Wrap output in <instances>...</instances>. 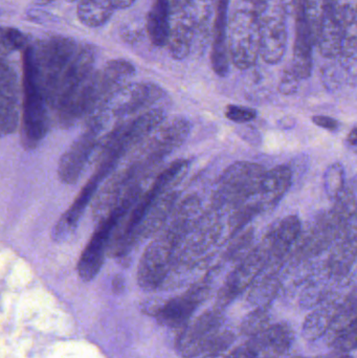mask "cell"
Returning a JSON list of instances; mask_svg holds the SVG:
<instances>
[{"instance_id": "1", "label": "cell", "mask_w": 357, "mask_h": 358, "mask_svg": "<svg viewBox=\"0 0 357 358\" xmlns=\"http://www.w3.org/2000/svg\"><path fill=\"white\" fill-rule=\"evenodd\" d=\"M23 101L21 117V143L27 150H34L45 138L48 129V104L38 81L34 50H23Z\"/></svg>"}, {"instance_id": "2", "label": "cell", "mask_w": 357, "mask_h": 358, "mask_svg": "<svg viewBox=\"0 0 357 358\" xmlns=\"http://www.w3.org/2000/svg\"><path fill=\"white\" fill-rule=\"evenodd\" d=\"M265 169L259 164L236 162L224 170L213 195L216 210L236 208L258 195Z\"/></svg>"}, {"instance_id": "3", "label": "cell", "mask_w": 357, "mask_h": 358, "mask_svg": "<svg viewBox=\"0 0 357 358\" xmlns=\"http://www.w3.org/2000/svg\"><path fill=\"white\" fill-rule=\"evenodd\" d=\"M140 195H142V187L140 185H134L126 194L121 203L106 218L99 222L96 231L84 248L78 263V273L83 281L89 282L96 277L104 263L105 255H106L113 229L136 203Z\"/></svg>"}, {"instance_id": "4", "label": "cell", "mask_w": 357, "mask_h": 358, "mask_svg": "<svg viewBox=\"0 0 357 358\" xmlns=\"http://www.w3.org/2000/svg\"><path fill=\"white\" fill-rule=\"evenodd\" d=\"M261 17L241 3L228 21V56L231 63L241 71L255 66L260 58Z\"/></svg>"}, {"instance_id": "5", "label": "cell", "mask_w": 357, "mask_h": 358, "mask_svg": "<svg viewBox=\"0 0 357 358\" xmlns=\"http://www.w3.org/2000/svg\"><path fill=\"white\" fill-rule=\"evenodd\" d=\"M184 234L169 225L145 250L138 269V285L147 292L163 285L170 271L173 268L174 252Z\"/></svg>"}, {"instance_id": "6", "label": "cell", "mask_w": 357, "mask_h": 358, "mask_svg": "<svg viewBox=\"0 0 357 358\" xmlns=\"http://www.w3.org/2000/svg\"><path fill=\"white\" fill-rule=\"evenodd\" d=\"M191 125L182 117L165 119L144 141L130 166L142 176L146 170L171 155L188 138Z\"/></svg>"}, {"instance_id": "7", "label": "cell", "mask_w": 357, "mask_h": 358, "mask_svg": "<svg viewBox=\"0 0 357 358\" xmlns=\"http://www.w3.org/2000/svg\"><path fill=\"white\" fill-rule=\"evenodd\" d=\"M163 96L165 92L156 84L149 82L127 83L115 92L86 124L98 122L105 128L111 117L119 120L142 113L156 104Z\"/></svg>"}, {"instance_id": "8", "label": "cell", "mask_w": 357, "mask_h": 358, "mask_svg": "<svg viewBox=\"0 0 357 358\" xmlns=\"http://www.w3.org/2000/svg\"><path fill=\"white\" fill-rule=\"evenodd\" d=\"M103 126L99 123H90L59 162L58 174L61 181L66 185H73L83 173L86 164L89 161L103 136Z\"/></svg>"}, {"instance_id": "9", "label": "cell", "mask_w": 357, "mask_h": 358, "mask_svg": "<svg viewBox=\"0 0 357 358\" xmlns=\"http://www.w3.org/2000/svg\"><path fill=\"white\" fill-rule=\"evenodd\" d=\"M268 260V250L263 242L257 248H254L240 264L232 271L226 284L218 292L217 306L216 308L222 309L230 304L240 292L249 287L257 279L262 269L265 266Z\"/></svg>"}, {"instance_id": "10", "label": "cell", "mask_w": 357, "mask_h": 358, "mask_svg": "<svg viewBox=\"0 0 357 358\" xmlns=\"http://www.w3.org/2000/svg\"><path fill=\"white\" fill-rule=\"evenodd\" d=\"M286 46V15L280 6H276L261 17L260 57L268 64H278L284 57Z\"/></svg>"}, {"instance_id": "11", "label": "cell", "mask_w": 357, "mask_h": 358, "mask_svg": "<svg viewBox=\"0 0 357 358\" xmlns=\"http://www.w3.org/2000/svg\"><path fill=\"white\" fill-rule=\"evenodd\" d=\"M221 310L216 308L203 313L188 327H184L177 340V349L184 358H195L205 353L209 341L219 331Z\"/></svg>"}, {"instance_id": "12", "label": "cell", "mask_w": 357, "mask_h": 358, "mask_svg": "<svg viewBox=\"0 0 357 358\" xmlns=\"http://www.w3.org/2000/svg\"><path fill=\"white\" fill-rule=\"evenodd\" d=\"M209 294L210 286L207 282L195 284L182 296L165 301L155 319L161 325L169 327L186 326L195 309Z\"/></svg>"}, {"instance_id": "13", "label": "cell", "mask_w": 357, "mask_h": 358, "mask_svg": "<svg viewBox=\"0 0 357 358\" xmlns=\"http://www.w3.org/2000/svg\"><path fill=\"white\" fill-rule=\"evenodd\" d=\"M196 15L191 4L172 15L171 27L167 45L170 55L175 60H184L190 55L196 42Z\"/></svg>"}, {"instance_id": "14", "label": "cell", "mask_w": 357, "mask_h": 358, "mask_svg": "<svg viewBox=\"0 0 357 358\" xmlns=\"http://www.w3.org/2000/svg\"><path fill=\"white\" fill-rule=\"evenodd\" d=\"M18 94L14 71L0 60V136L13 134L18 127Z\"/></svg>"}, {"instance_id": "15", "label": "cell", "mask_w": 357, "mask_h": 358, "mask_svg": "<svg viewBox=\"0 0 357 358\" xmlns=\"http://www.w3.org/2000/svg\"><path fill=\"white\" fill-rule=\"evenodd\" d=\"M228 6L230 0H216L212 29V69L216 75L221 78L228 75L231 66L228 50Z\"/></svg>"}, {"instance_id": "16", "label": "cell", "mask_w": 357, "mask_h": 358, "mask_svg": "<svg viewBox=\"0 0 357 358\" xmlns=\"http://www.w3.org/2000/svg\"><path fill=\"white\" fill-rule=\"evenodd\" d=\"M295 14H297V19H296V37L291 64L300 79L306 80L312 76V69H314L312 50L314 46V38L306 19L301 0H298Z\"/></svg>"}, {"instance_id": "17", "label": "cell", "mask_w": 357, "mask_h": 358, "mask_svg": "<svg viewBox=\"0 0 357 358\" xmlns=\"http://www.w3.org/2000/svg\"><path fill=\"white\" fill-rule=\"evenodd\" d=\"M104 178L102 174L96 171L87 183L82 187L71 208L62 215L57 224L54 225L52 235L54 241H65L75 231L84 210L92 201L96 189H98L99 185Z\"/></svg>"}, {"instance_id": "18", "label": "cell", "mask_w": 357, "mask_h": 358, "mask_svg": "<svg viewBox=\"0 0 357 358\" xmlns=\"http://www.w3.org/2000/svg\"><path fill=\"white\" fill-rule=\"evenodd\" d=\"M293 181V171L286 165H279L265 171L260 183L259 202L262 208H272L284 197L291 189Z\"/></svg>"}, {"instance_id": "19", "label": "cell", "mask_w": 357, "mask_h": 358, "mask_svg": "<svg viewBox=\"0 0 357 358\" xmlns=\"http://www.w3.org/2000/svg\"><path fill=\"white\" fill-rule=\"evenodd\" d=\"M342 37L343 27L326 6L316 35V45L320 54L326 59H337L341 50Z\"/></svg>"}, {"instance_id": "20", "label": "cell", "mask_w": 357, "mask_h": 358, "mask_svg": "<svg viewBox=\"0 0 357 358\" xmlns=\"http://www.w3.org/2000/svg\"><path fill=\"white\" fill-rule=\"evenodd\" d=\"M172 12L167 0H154L146 21V33L153 45H167L171 27Z\"/></svg>"}, {"instance_id": "21", "label": "cell", "mask_w": 357, "mask_h": 358, "mask_svg": "<svg viewBox=\"0 0 357 358\" xmlns=\"http://www.w3.org/2000/svg\"><path fill=\"white\" fill-rule=\"evenodd\" d=\"M352 217V216H351ZM350 217V218H351ZM349 229H346L345 237L337 244L329 263L331 273L335 275H342L347 273L350 266L356 260V223L354 222Z\"/></svg>"}, {"instance_id": "22", "label": "cell", "mask_w": 357, "mask_h": 358, "mask_svg": "<svg viewBox=\"0 0 357 358\" xmlns=\"http://www.w3.org/2000/svg\"><path fill=\"white\" fill-rule=\"evenodd\" d=\"M115 8L110 0H80L78 1L77 14L79 20L88 27H101L106 24Z\"/></svg>"}, {"instance_id": "23", "label": "cell", "mask_w": 357, "mask_h": 358, "mask_svg": "<svg viewBox=\"0 0 357 358\" xmlns=\"http://www.w3.org/2000/svg\"><path fill=\"white\" fill-rule=\"evenodd\" d=\"M337 310V309H335L333 306H326L310 313L304 322L302 329L304 338L307 341H316L324 336Z\"/></svg>"}, {"instance_id": "24", "label": "cell", "mask_w": 357, "mask_h": 358, "mask_svg": "<svg viewBox=\"0 0 357 358\" xmlns=\"http://www.w3.org/2000/svg\"><path fill=\"white\" fill-rule=\"evenodd\" d=\"M29 46V39L22 31L0 25V56L27 50Z\"/></svg>"}, {"instance_id": "25", "label": "cell", "mask_w": 357, "mask_h": 358, "mask_svg": "<svg viewBox=\"0 0 357 358\" xmlns=\"http://www.w3.org/2000/svg\"><path fill=\"white\" fill-rule=\"evenodd\" d=\"M346 185L345 168L343 164H331L324 173V189L327 197L337 200Z\"/></svg>"}, {"instance_id": "26", "label": "cell", "mask_w": 357, "mask_h": 358, "mask_svg": "<svg viewBox=\"0 0 357 358\" xmlns=\"http://www.w3.org/2000/svg\"><path fill=\"white\" fill-rule=\"evenodd\" d=\"M231 218L228 219V229H230V236L235 235L239 231L242 229L245 225H247L258 213L263 210L261 203L258 202H252V203H245L238 208H234Z\"/></svg>"}, {"instance_id": "27", "label": "cell", "mask_w": 357, "mask_h": 358, "mask_svg": "<svg viewBox=\"0 0 357 358\" xmlns=\"http://www.w3.org/2000/svg\"><path fill=\"white\" fill-rule=\"evenodd\" d=\"M278 282L274 277L260 278L257 285L252 290L249 301L256 305L257 308L266 307L272 302L275 294L278 292Z\"/></svg>"}, {"instance_id": "28", "label": "cell", "mask_w": 357, "mask_h": 358, "mask_svg": "<svg viewBox=\"0 0 357 358\" xmlns=\"http://www.w3.org/2000/svg\"><path fill=\"white\" fill-rule=\"evenodd\" d=\"M326 6L342 27L357 22V0H327Z\"/></svg>"}, {"instance_id": "29", "label": "cell", "mask_w": 357, "mask_h": 358, "mask_svg": "<svg viewBox=\"0 0 357 358\" xmlns=\"http://www.w3.org/2000/svg\"><path fill=\"white\" fill-rule=\"evenodd\" d=\"M270 313L266 307H259L249 313L241 324V332L245 336H255L268 328Z\"/></svg>"}, {"instance_id": "30", "label": "cell", "mask_w": 357, "mask_h": 358, "mask_svg": "<svg viewBox=\"0 0 357 358\" xmlns=\"http://www.w3.org/2000/svg\"><path fill=\"white\" fill-rule=\"evenodd\" d=\"M303 6L304 13L308 24L312 29L314 38V45H316V35L318 31L319 24L322 19L323 13L326 8L327 0H301Z\"/></svg>"}, {"instance_id": "31", "label": "cell", "mask_w": 357, "mask_h": 358, "mask_svg": "<svg viewBox=\"0 0 357 358\" xmlns=\"http://www.w3.org/2000/svg\"><path fill=\"white\" fill-rule=\"evenodd\" d=\"M329 342L331 343V347L335 351L345 352V351L354 350L356 346V322L335 334L329 340Z\"/></svg>"}, {"instance_id": "32", "label": "cell", "mask_w": 357, "mask_h": 358, "mask_svg": "<svg viewBox=\"0 0 357 358\" xmlns=\"http://www.w3.org/2000/svg\"><path fill=\"white\" fill-rule=\"evenodd\" d=\"M301 81L302 80L296 73L291 62L289 63L283 69L278 85L279 92L284 96H293V94H297Z\"/></svg>"}, {"instance_id": "33", "label": "cell", "mask_w": 357, "mask_h": 358, "mask_svg": "<svg viewBox=\"0 0 357 358\" xmlns=\"http://www.w3.org/2000/svg\"><path fill=\"white\" fill-rule=\"evenodd\" d=\"M235 334L231 331L219 332L214 334L205 347V355H222L233 343L235 342Z\"/></svg>"}, {"instance_id": "34", "label": "cell", "mask_w": 357, "mask_h": 358, "mask_svg": "<svg viewBox=\"0 0 357 358\" xmlns=\"http://www.w3.org/2000/svg\"><path fill=\"white\" fill-rule=\"evenodd\" d=\"M226 119L237 124L249 123L257 117V111L249 107L231 104L226 109Z\"/></svg>"}, {"instance_id": "35", "label": "cell", "mask_w": 357, "mask_h": 358, "mask_svg": "<svg viewBox=\"0 0 357 358\" xmlns=\"http://www.w3.org/2000/svg\"><path fill=\"white\" fill-rule=\"evenodd\" d=\"M323 83L326 88L335 90L341 85V73L335 65H327L322 71Z\"/></svg>"}, {"instance_id": "36", "label": "cell", "mask_w": 357, "mask_h": 358, "mask_svg": "<svg viewBox=\"0 0 357 358\" xmlns=\"http://www.w3.org/2000/svg\"><path fill=\"white\" fill-rule=\"evenodd\" d=\"M144 36V29L138 24H128L121 29V37L126 43L134 44Z\"/></svg>"}, {"instance_id": "37", "label": "cell", "mask_w": 357, "mask_h": 358, "mask_svg": "<svg viewBox=\"0 0 357 358\" xmlns=\"http://www.w3.org/2000/svg\"><path fill=\"white\" fill-rule=\"evenodd\" d=\"M312 122L319 127L323 129L328 130V131L335 132L340 128V122L327 115H316L312 117Z\"/></svg>"}, {"instance_id": "38", "label": "cell", "mask_w": 357, "mask_h": 358, "mask_svg": "<svg viewBox=\"0 0 357 358\" xmlns=\"http://www.w3.org/2000/svg\"><path fill=\"white\" fill-rule=\"evenodd\" d=\"M268 2L270 0H242V4L260 16H263L264 13L266 12Z\"/></svg>"}, {"instance_id": "39", "label": "cell", "mask_w": 357, "mask_h": 358, "mask_svg": "<svg viewBox=\"0 0 357 358\" xmlns=\"http://www.w3.org/2000/svg\"><path fill=\"white\" fill-rule=\"evenodd\" d=\"M163 302L159 300L148 301L143 305V313L146 315H151V317H156L157 313L161 310V306H163Z\"/></svg>"}, {"instance_id": "40", "label": "cell", "mask_w": 357, "mask_h": 358, "mask_svg": "<svg viewBox=\"0 0 357 358\" xmlns=\"http://www.w3.org/2000/svg\"><path fill=\"white\" fill-rule=\"evenodd\" d=\"M298 0H280V8L286 16H293L297 8Z\"/></svg>"}, {"instance_id": "41", "label": "cell", "mask_w": 357, "mask_h": 358, "mask_svg": "<svg viewBox=\"0 0 357 358\" xmlns=\"http://www.w3.org/2000/svg\"><path fill=\"white\" fill-rule=\"evenodd\" d=\"M192 0H167L168 4H169L170 10H171L172 15L177 13L178 10L184 8V6H188Z\"/></svg>"}, {"instance_id": "42", "label": "cell", "mask_w": 357, "mask_h": 358, "mask_svg": "<svg viewBox=\"0 0 357 358\" xmlns=\"http://www.w3.org/2000/svg\"><path fill=\"white\" fill-rule=\"evenodd\" d=\"M347 146L349 147L350 149H351L354 152H356V147H357V129L356 126H354V128H352L351 131L349 132V134H348L347 136Z\"/></svg>"}, {"instance_id": "43", "label": "cell", "mask_w": 357, "mask_h": 358, "mask_svg": "<svg viewBox=\"0 0 357 358\" xmlns=\"http://www.w3.org/2000/svg\"><path fill=\"white\" fill-rule=\"evenodd\" d=\"M115 10H125L136 3L138 0H110Z\"/></svg>"}, {"instance_id": "44", "label": "cell", "mask_w": 357, "mask_h": 358, "mask_svg": "<svg viewBox=\"0 0 357 358\" xmlns=\"http://www.w3.org/2000/svg\"><path fill=\"white\" fill-rule=\"evenodd\" d=\"M296 120L293 119L291 117H283L282 120L278 122L279 127L281 129H289V128L293 127L295 125Z\"/></svg>"}, {"instance_id": "45", "label": "cell", "mask_w": 357, "mask_h": 358, "mask_svg": "<svg viewBox=\"0 0 357 358\" xmlns=\"http://www.w3.org/2000/svg\"><path fill=\"white\" fill-rule=\"evenodd\" d=\"M124 288H125V284H124L123 278H122L121 275H117L115 280H113V290H115L117 294H121Z\"/></svg>"}, {"instance_id": "46", "label": "cell", "mask_w": 357, "mask_h": 358, "mask_svg": "<svg viewBox=\"0 0 357 358\" xmlns=\"http://www.w3.org/2000/svg\"><path fill=\"white\" fill-rule=\"evenodd\" d=\"M40 6H45V4L52 3V2L56 1V0H35Z\"/></svg>"}, {"instance_id": "47", "label": "cell", "mask_w": 357, "mask_h": 358, "mask_svg": "<svg viewBox=\"0 0 357 358\" xmlns=\"http://www.w3.org/2000/svg\"><path fill=\"white\" fill-rule=\"evenodd\" d=\"M201 358H226L222 355H205V357Z\"/></svg>"}, {"instance_id": "48", "label": "cell", "mask_w": 357, "mask_h": 358, "mask_svg": "<svg viewBox=\"0 0 357 358\" xmlns=\"http://www.w3.org/2000/svg\"><path fill=\"white\" fill-rule=\"evenodd\" d=\"M67 1H69V2H77V1H80V0H67Z\"/></svg>"}, {"instance_id": "49", "label": "cell", "mask_w": 357, "mask_h": 358, "mask_svg": "<svg viewBox=\"0 0 357 358\" xmlns=\"http://www.w3.org/2000/svg\"><path fill=\"white\" fill-rule=\"evenodd\" d=\"M293 358H305V357H293Z\"/></svg>"}]
</instances>
